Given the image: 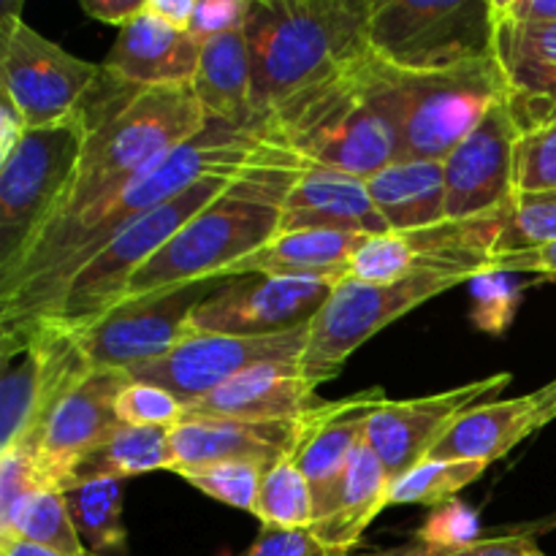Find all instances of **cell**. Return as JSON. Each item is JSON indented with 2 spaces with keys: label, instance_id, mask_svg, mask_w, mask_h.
I'll return each instance as SVG.
<instances>
[{
  "label": "cell",
  "instance_id": "cell-34",
  "mask_svg": "<svg viewBox=\"0 0 556 556\" xmlns=\"http://www.w3.org/2000/svg\"><path fill=\"white\" fill-rule=\"evenodd\" d=\"M255 516H258L261 527H277V530H309L313 527L315 492L293 454L282 456L280 462L264 470Z\"/></svg>",
  "mask_w": 556,
  "mask_h": 556
},
{
  "label": "cell",
  "instance_id": "cell-29",
  "mask_svg": "<svg viewBox=\"0 0 556 556\" xmlns=\"http://www.w3.org/2000/svg\"><path fill=\"white\" fill-rule=\"evenodd\" d=\"M367 237L340 231H324V228H307V231L277 233L271 242L255 250L244 261H239L226 280L248 275H275V277H331L345 280L351 277L353 255Z\"/></svg>",
  "mask_w": 556,
  "mask_h": 556
},
{
  "label": "cell",
  "instance_id": "cell-20",
  "mask_svg": "<svg viewBox=\"0 0 556 556\" xmlns=\"http://www.w3.org/2000/svg\"><path fill=\"white\" fill-rule=\"evenodd\" d=\"M494 58L505 79V103L521 134L556 123V25L516 22L497 9Z\"/></svg>",
  "mask_w": 556,
  "mask_h": 556
},
{
  "label": "cell",
  "instance_id": "cell-42",
  "mask_svg": "<svg viewBox=\"0 0 556 556\" xmlns=\"http://www.w3.org/2000/svg\"><path fill=\"white\" fill-rule=\"evenodd\" d=\"M41 486H47V483L38 470L36 451L25 448V445L0 451V519H5L27 494Z\"/></svg>",
  "mask_w": 556,
  "mask_h": 556
},
{
  "label": "cell",
  "instance_id": "cell-48",
  "mask_svg": "<svg viewBox=\"0 0 556 556\" xmlns=\"http://www.w3.org/2000/svg\"><path fill=\"white\" fill-rule=\"evenodd\" d=\"M497 9L516 22L556 25V0H497Z\"/></svg>",
  "mask_w": 556,
  "mask_h": 556
},
{
  "label": "cell",
  "instance_id": "cell-3",
  "mask_svg": "<svg viewBox=\"0 0 556 556\" xmlns=\"http://www.w3.org/2000/svg\"><path fill=\"white\" fill-rule=\"evenodd\" d=\"M369 14L372 0H250L244 38L258 130L369 52Z\"/></svg>",
  "mask_w": 556,
  "mask_h": 556
},
{
  "label": "cell",
  "instance_id": "cell-13",
  "mask_svg": "<svg viewBox=\"0 0 556 556\" xmlns=\"http://www.w3.org/2000/svg\"><path fill=\"white\" fill-rule=\"evenodd\" d=\"M503 212L472 220H445L421 231L367 237L353 255L351 277L362 282H396L432 269L476 280L492 271Z\"/></svg>",
  "mask_w": 556,
  "mask_h": 556
},
{
  "label": "cell",
  "instance_id": "cell-11",
  "mask_svg": "<svg viewBox=\"0 0 556 556\" xmlns=\"http://www.w3.org/2000/svg\"><path fill=\"white\" fill-rule=\"evenodd\" d=\"M462 282H470V277L432 269L396 282H362L345 277L307 326V345L302 353L304 375L315 386L337 378L348 358L369 337Z\"/></svg>",
  "mask_w": 556,
  "mask_h": 556
},
{
  "label": "cell",
  "instance_id": "cell-2",
  "mask_svg": "<svg viewBox=\"0 0 556 556\" xmlns=\"http://www.w3.org/2000/svg\"><path fill=\"white\" fill-rule=\"evenodd\" d=\"M109 85V92H101L98 101H92V92L85 101L87 139L79 166L63 206L41 237L123 190L136 174L195 139L210 125L190 85L128 87L112 76Z\"/></svg>",
  "mask_w": 556,
  "mask_h": 556
},
{
  "label": "cell",
  "instance_id": "cell-54",
  "mask_svg": "<svg viewBox=\"0 0 556 556\" xmlns=\"http://www.w3.org/2000/svg\"><path fill=\"white\" fill-rule=\"evenodd\" d=\"M87 556H96V554H90V552H87Z\"/></svg>",
  "mask_w": 556,
  "mask_h": 556
},
{
  "label": "cell",
  "instance_id": "cell-41",
  "mask_svg": "<svg viewBox=\"0 0 556 556\" xmlns=\"http://www.w3.org/2000/svg\"><path fill=\"white\" fill-rule=\"evenodd\" d=\"M416 541L427 543L443 554H456L481 541V519L465 503L451 500V503L429 510L427 521L416 532Z\"/></svg>",
  "mask_w": 556,
  "mask_h": 556
},
{
  "label": "cell",
  "instance_id": "cell-8",
  "mask_svg": "<svg viewBox=\"0 0 556 556\" xmlns=\"http://www.w3.org/2000/svg\"><path fill=\"white\" fill-rule=\"evenodd\" d=\"M494 0H372L369 49L394 68L445 71L494 54Z\"/></svg>",
  "mask_w": 556,
  "mask_h": 556
},
{
  "label": "cell",
  "instance_id": "cell-5",
  "mask_svg": "<svg viewBox=\"0 0 556 556\" xmlns=\"http://www.w3.org/2000/svg\"><path fill=\"white\" fill-rule=\"evenodd\" d=\"M299 174L302 172H264L231 185L220 199L185 223L152 255L150 264L136 271L119 302L201 280H226L239 261L280 233L282 199Z\"/></svg>",
  "mask_w": 556,
  "mask_h": 556
},
{
  "label": "cell",
  "instance_id": "cell-55",
  "mask_svg": "<svg viewBox=\"0 0 556 556\" xmlns=\"http://www.w3.org/2000/svg\"><path fill=\"white\" fill-rule=\"evenodd\" d=\"M554 195H556V193H554Z\"/></svg>",
  "mask_w": 556,
  "mask_h": 556
},
{
  "label": "cell",
  "instance_id": "cell-31",
  "mask_svg": "<svg viewBox=\"0 0 556 556\" xmlns=\"http://www.w3.org/2000/svg\"><path fill=\"white\" fill-rule=\"evenodd\" d=\"M172 429L163 427H119L109 440L76 465L68 486L92 478H125L147 476L155 470H172Z\"/></svg>",
  "mask_w": 556,
  "mask_h": 556
},
{
  "label": "cell",
  "instance_id": "cell-35",
  "mask_svg": "<svg viewBox=\"0 0 556 556\" xmlns=\"http://www.w3.org/2000/svg\"><path fill=\"white\" fill-rule=\"evenodd\" d=\"M483 472H486V465H478V462H448L427 456L416 467H410L405 476L391 481L389 505L438 508V505L456 500V494L476 483Z\"/></svg>",
  "mask_w": 556,
  "mask_h": 556
},
{
  "label": "cell",
  "instance_id": "cell-46",
  "mask_svg": "<svg viewBox=\"0 0 556 556\" xmlns=\"http://www.w3.org/2000/svg\"><path fill=\"white\" fill-rule=\"evenodd\" d=\"M451 556H548L538 548L532 538L525 535H505V538H481L472 546Z\"/></svg>",
  "mask_w": 556,
  "mask_h": 556
},
{
  "label": "cell",
  "instance_id": "cell-1",
  "mask_svg": "<svg viewBox=\"0 0 556 556\" xmlns=\"http://www.w3.org/2000/svg\"><path fill=\"white\" fill-rule=\"evenodd\" d=\"M309 168L264 130H244L210 119L195 139L185 141L136 174L123 190L98 201L76 220L36 239L25 258L0 277V334L20 331L47 318L71 277L90 264L130 223L177 199L195 182L215 174L250 177L261 172H304Z\"/></svg>",
  "mask_w": 556,
  "mask_h": 556
},
{
  "label": "cell",
  "instance_id": "cell-19",
  "mask_svg": "<svg viewBox=\"0 0 556 556\" xmlns=\"http://www.w3.org/2000/svg\"><path fill=\"white\" fill-rule=\"evenodd\" d=\"M123 369H92L74 391L60 400L38 438L36 459L47 486L63 492L76 465L123 424L117 416V396L128 383Z\"/></svg>",
  "mask_w": 556,
  "mask_h": 556
},
{
  "label": "cell",
  "instance_id": "cell-22",
  "mask_svg": "<svg viewBox=\"0 0 556 556\" xmlns=\"http://www.w3.org/2000/svg\"><path fill=\"white\" fill-rule=\"evenodd\" d=\"M307 228L356 233V237L389 233L383 215L369 195L367 179L320 166H309L307 172L299 174L282 199L280 233L307 231Z\"/></svg>",
  "mask_w": 556,
  "mask_h": 556
},
{
  "label": "cell",
  "instance_id": "cell-10",
  "mask_svg": "<svg viewBox=\"0 0 556 556\" xmlns=\"http://www.w3.org/2000/svg\"><path fill=\"white\" fill-rule=\"evenodd\" d=\"M264 174V172H261ZM253 177V174H250ZM244 177H226V174H215V177H204L179 193L177 199L166 201L157 210L147 212L136 223H130L123 233L112 239L90 264L81 266L65 291L60 293L58 304L47 318L58 320V324L68 326L71 331H79L85 326L96 324L103 313L119 304L125 288L134 280L136 271L144 264H150L152 255L179 231L188 220H193L201 210L220 199L231 185H237ZM43 320V318H41Z\"/></svg>",
  "mask_w": 556,
  "mask_h": 556
},
{
  "label": "cell",
  "instance_id": "cell-51",
  "mask_svg": "<svg viewBox=\"0 0 556 556\" xmlns=\"http://www.w3.org/2000/svg\"><path fill=\"white\" fill-rule=\"evenodd\" d=\"M0 556H65L52 548L33 546V543L16 541V538H0Z\"/></svg>",
  "mask_w": 556,
  "mask_h": 556
},
{
  "label": "cell",
  "instance_id": "cell-21",
  "mask_svg": "<svg viewBox=\"0 0 556 556\" xmlns=\"http://www.w3.org/2000/svg\"><path fill=\"white\" fill-rule=\"evenodd\" d=\"M204 43L190 30L174 27L144 9L125 22L112 52L103 60V74L128 87L190 85Z\"/></svg>",
  "mask_w": 556,
  "mask_h": 556
},
{
  "label": "cell",
  "instance_id": "cell-50",
  "mask_svg": "<svg viewBox=\"0 0 556 556\" xmlns=\"http://www.w3.org/2000/svg\"><path fill=\"white\" fill-rule=\"evenodd\" d=\"M195 3L190 0H147V11L155 16H161L163 22L174 27H182L188 30L190 27V16H193Z\"/></svg>",
  "mask_w": 556,
  "mask_h": 556
},
{
  "label": "cell",
  "instance_id": "cell-4",
  "mask_svg": "<svg viewBox=\"0 0 556 556\" xmlns=\"http://www.w3.org/2000/svg\"><path fill=\"white\" fill-rule=\"evenodd\" d=\"M261 130L307 166L334 168L358 179L375 177L400 161V134L380 92L372 49L329 81L277 109Z\"/></svg>",
  "mask_w": 556,
  "mask_h": 556
},
{
  "label": "cell",
  "instance_id": "cell-28",
  "mask_svg": "<svg viewBox=\"0 0 556 556\" xmlns=\"http://www.w3.org/2000/svg\"><path fill=\"white\" fill-rule=\"evenodd\" d=\"M190 87L210 119L233 125V128L258 130L253 106V68H250L244 27L206 38Z\"/></svg>",
  "mask_w": 556,
  "mask_h": 556
},
{
  "label": "cell",
  "instance_id": "cell-44",
  "mask_svg": "<svg viewBox=\"0 0 556 556\" xmlns=\"http://www.w3.org/2000/svg\"><path fill=\"white\" fill-rule=\"evenodd\" d=\"M242 556H331L309 530H277L261 527L253 546Z\"/></svg>",
  "mask_w": 556,
  "mask_h": 556
},
{
  "label": "cell",
  "instance_id": "cell-39",
  "mask_svg": "<svg viewBox=\"0 0 556 556\" xmlns=\"http://www.w3.org/2000/svg\"><path fill=\"white\" fill-rule=\"evenodd\" d=\"M470 288L476 299L472 324L489 334H503L519 309L525 282L514 271H486L470 280Z\"/></svg>",
  "mask_w": 556,
  "mask_h": 556
},
{
  "label": "cell",
  "instance_id": "cell-16",
  "mask_svg": "<svg viewBox=\"0 0 556 556\" xmlns=\"http://www.w3.org/2000/svg\"><path fill=\"white\" fill-rule=\"evenodd\" d=\"M307 329L277 337H228L190 331L155 362L128 369L130 380H144L172 391L185 407L215 394L258 364L302 362Z\"/></svg>",
  "mask_w": 556,
  "mask_h": 556
},
{
  "label": "cell",
  "instance_id": "cell-53",
  "mask_svg": "<svg viewBox=\"0 0 556 556\" xmlns=\"http://www.w3.org/2000/svg\"><path fill=\"white\" fill-rule=\"evenodd\" d=\"M532 394H535L538 413H541V424L546 427L548 421H554L556 418V380L554 383L543 386L541 391H532Z\"/></svg>",
  "mask_w": 556,
  "mask_h": 556
},
{
  "label": "cell",
  "instance_id": "cell-27",
  "mask_svg": "<svg viewBox=\"0 0 556 556\" xmlns=\"http://www.w3.org/2000/svg\"><path fill=\"white\" fill-rule=\"evenodd\" d=\"M541 427L535 394L481 402L462 413L445 429L429 456L448 462H478L489 467L492 462L508 456L521 440H527Z\"/></svg>",
  "mask_w": 556,
  "mask_h": 556
},
{
  "label": "cell",
  "instance_id": "cell-30",
  "mask_svg": "<svg viewBox=\"0 0 556 556\" xmlns=\"http://www.w3.org/2000/svg\"><path fill=\"white\" fill-rule=\"evenodd\" d=\"M369 195L394 233L445 223L443 161H394L367 179Z\"/></svg>",
  "mask_w": 556,
  "mask_h": 556
},
{
  "label": "cell",
  "instance_id": "cell-9",
  "mask_svg": "<svg viewBox=\"0 0 556 556\" xmlns=\"http://www.w3.org/2000/svg\"><path fill=\"white\" fill-rule=\"evenodd\" d=\"M0 451L14 445L36 451L43 424L92 372V364L74 331L52 318L0 334Z\"/></svg>",
  "mask_w": 556,
  "mask_h": 556
},
{
  "label": "cell",
  "instance_id": "cell-40",
  "mask_svg": "<svg viewBox=\"0 0 556 556\" xmlns=\"http://www.w3.org/2000/svg\"><path fill=\"white\" fill-rule=\"evenodd\" d=\"M117 416L125 427L174 429L177 424H182L185 405L161 386L128 380L117 396Z\"/></svg>",
  "mask_w": 556,
  "mask_h": 556
},
{
  "label": "cell",
  "instance_id": "cell-37",
  "mask_svg": "<svg viewBox=\"0 0 556 556\" xmlns=\"http://www.w3.org/2000/svg\"><path fill=\"white\" fill-rule=\"evenodd\" d=\"M556 242V195H516L514 204L503 212V228H500L497 253H525V250L546 248Z\"/></svg>",
  "mask_w": 556,
  "mask_h": 556
},
{
  "label": "cell",
  "instance_id": "cell-18",
  "mask_svg": "<svg viewBox=\"0 0 556 556\" xmlns=\"http://www.w3.org/2000/svg\"><path fill=\"white\" fill-rule=\"evenodd\" d=\"M508 383L510 375H492L432 396L380 402L367 421V443L380 456L391 481H396L432 454L445 429L462 413L470 410L472 405H481V400H489Z\"/></svg>",
  "mask_w": 556,
  "mask_h": 556
},
{
  "label": "cell",
  "instance_id": "cell-24",
  "mask_svg": "<svg viewBox=\"0 0 556 556\" xmlns=\"http://www.w3.org/2000/svg\"><path fill=\"white\" fill-rule=\"evenodd\" d=\"M315 391L318 386L304 375L302 362L258 364L217 389L215 394L185 407V418L296 421L320 405Z\"/></svg>",
  "mask_w": 556,
  "mask_h": 556
},
{
  "label": "cell",
  "instance_id": "cell-43",
  "mask_svg": "<svg viewBox=\"0 0 556 556\" xmlns=\"http://www.w3.org/2000/svg\"><path fill=\"white\" fill-rule=\"evenodd\" d=\"M248 11L250 0H199L193 16H190L188 30L204 43L206 38L242 30L244 22H248Z\"/></svg>",
  "mask_w": 556,
  "mask_h": 556
},
{
  "label": "cell",
  "instance_id": "cell-14",
  "mask_svg": "<svg viewBox=\"0 0 556 556\" xmlns=\"http://www.w3.org/2000/svg\"><path fill=\"white\" fill-rule=\"evenodd\" d=\"M223 280H201L193 286L128 299L103 313L96 324L74 331L92 369H123L166 356L190 334V315L215 293Z\"/></svg>",
  "mask_w": 556,
  "mask_h": 556
},
{
  "label": "cell",
  "instance_id": "cell-6",
  "mask_svg": "<svg viewBox=\"0 0 556 556\" xmlns=\"http://www.w3.org/2000/svg\"><path fill=\"white\" fill-rule=\"evenodd\" d=\"M375 58L380 92L400 134V161H445L505 101L494 54L445 71H405Z\"/></svg>",
  "mask_w": 556,
  "mask_h": 556
},
{
  "label": "cell",
  "instance_id": "cell-23",
  "mask_svg": "<svg viewBox=\"0 0 556 556\" xmlns=\"http://www.w3.org/2000/svg\"><path fill=\"white\" fill-rule=\"evenodd\" d=\"M302 432L296 421H239V418H185L172 429V472L212 462H253L271 467L293 454Z\"/></svg>",
  "mask_w": 556,
  "mask_h": 556
},
{
  "label": "cell",
  "instance_id": "cell-7",
  "mask_svg": "<svg viewBox=\"0 0 556 556\" xmlns=\"http://www.w3.org/2000/svg\"><path fill=\"white\" fill-rule=\"evenodd\" d=\"M87 139L85 106L68 119L27 130L0 161V277L9 275L54 220Z\"/></svg>",
  "mask_w": 556,
  "mask_h": 556
},
{
  "label": "cell",
  "instance_id": "cell-36",
  "mask_svg": "<svg viewBox=\"0 0 556 556\" xmlns=\"http://www.w3.org/2000/svg\"><path fill=\"white\" fill-rule=\"evenodd\" d=\"M174 476H179L190 486L199 489L201 494L217 500V503L231 505L237 510H248V514L255 516L264 467L253 465V462H212V465L185 467Z\"/></svg>",
  "mask_w": 556,
  "mask_h": 556
},
{
  "label": "cell",
  "instance_id": "cell-47",
  "mask_svg": "<svg viewBox=\"0 0 556 556\" xmlns=\"http://www.w3.org/2000/svg\"><path fill=\"white\" fill-rule=\"evenodd\" d=\"M81 9L96 22L123 27L144 9V0H81Z\"/></svg>",
  "mask_w": 556,
  "mask_h": 556
},
{
  "label": "cell",
  "instance_id": "cell-12",
  "mask_svg": "<svg viewBox=\"0 0 556 556\" xmlns=\"http://www.w3.org/2000/svg\"><path fill=\"white\" fill-rule=\"evenodd\" d=\"M101 76V65L74 58L33 30L20 5H5L0 16V92L16 103L27 128H47L79 112Z\"/></svg>",
  "mask_w": 556,
  "mask_h": 556
},
{
  "label": "cell",
  "instance_id": "cell-17",
  "mask_svg": "<svg viewBox=\"0 0 556 556\" xmlns=\"http://www.w3.org/2000/svg\"><path fill=\"white\" fill-rule=\"evenodd\" d=\"M519 136L521 130L510 117L508 103L500 101L489 109L478 128L456 144V150L443 161L448 220L497 215L514 204V163Z\"/></svg>",
  "mask_w": 556,
  "mask_h": 556
},
{
  "label": "cell",
  "instance_id": "cell-15",
  "mask_svg": "<svg viewBox=\"0 0 556 556\" xmlns=\"http://www.w3.org/2000/svg\"><path fill=\"white\" fill-rule=\"evenodd\" d=\"M340 280L248 275L223 280L190 315V331L228 337H277L307 329Z\"/></svg>",
  "mask_w": 556,
  "mask_h": 556
},
{
  "label": "cell",
  "instance_id": "cell-38",
  "mask_svg": "<svg viewBox=\"0 0 556 556\" xmlns=\"http://www.w3.org/2000/svg\"><path fill=\"white\" fill-rule=\"evenodd\" d=\"M514 188L516 195L556 193V123L519 136Z\"/></svg>",
  "mask_w": 556,
  "mask_h": 556
},
{
  "label": "cell",
  "instance_id": "cell-49",
  "mask_svg": "<svg viewBox=\"0 0 556 556\" xmlns=\"http://www.w3.org/2000/svg\"><path fill=\"white\" fill-rule=\"evenodd\" d=\"M27 130L30 128H27L25 117L16 109V103L5 92H0V161L25 139Z\"/></svg>",
  "mask_w": 556,
  "mask_h": 556
},
{
  "label": "cell",
  "instance_id": "cell-26",
  "mask_svg": "<svg viewBox=\"0 0 556 556\" xmlns=\"http://www.w3.org/2000/svg\"><path fill=\"white\" fill-rule=\"evenodd\" d=\"M389 472L364 438L337 486L315 505L309 532L331 556L353 554L380 510L389 508Z\"/></svg>",
  "mask_w": 556,
  "mask_h": 556
},
{
  "label": "cell",
  "instance_id": "cell-33",
  "mask_svg": "<svg viewBox=\"0 0 556 556\" xmlns=\"http://www.w3.org/2000/svg\"><path fill=\"white\" fill-rule=\"evenodd\" d=\"M0 538H16L65 556H87L60 489L41 486L27 494L5 519H0Z\"/></svg>",
  "mask_w": 556,
  "mask_h": 556
},
{
  "label": "cell",
  "instance_id": "cell-25",
  "mask_svg": "<svg viewBox=\"0 0 556 556\" xmlns=\"http://www.w3.org/2000/svg\"><path fill=\"white\" fill-rule=\"evenodd\" d=\"M380 402H386L383 391L369 389L351 400L320 402L302 416V432L293 459L313 486L315 505L337 486L342 472L348 470L353 454L367 438L369 416Z\"/></svg>",
  "mask_w": 556,
  "mask_h": 556
},
{
  "label": "cell",
  "instance_id": "cell-32",
  "mask_svg": "<svg viewBox=\"0 0 556 556\" xmlns=\"http://www.w3.org/2000/svg\"><path fill=\"white\" fill-rule=\"evenodd\" d=\"M76 532L90 554L123 556L128 532L123 525V481L92 478L63 489Z\"/></svg>",
  "mask_w": 556,
  "mask_h": 556
},
{
  "label": "cell",
  "instance_id": "cell-52",
  "mask_svg": "<svg viewBox=\"0 0 556 556\" xmlns=\"http://www.w3.org/2000/svg\"><path fill=\"white\" fill-rule=\"evenodd\" d=\"M348 556H451V554L438 552V548L427 546V543H421L413 538V541L405 543V546L386 548V552H369V554H348Z\"/></svg>",
  "mask_w": 556,
  "mask_h": 556
},
{
  "label": "cell",
  "instance_id": "cell-45",
  "mask_svg": "<svg viewBox=\"0 0 556 556\" xmlns=\"http://www.w3.org/2000/svg\"><path fill=\"white\" fill-rule=\"evenodd\" d=\"M492 271H514V275L556 277V242L546 248L525 250V253L500 255L492 261Z\"/></svg>",
  "mask_w": 556,
  "mask_h": 556
}]
</instances>
